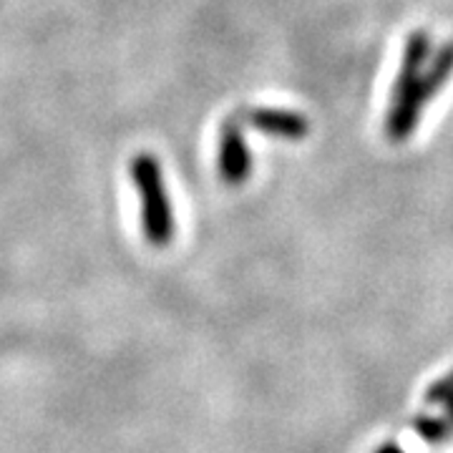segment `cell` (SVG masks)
Wrapping results in <instances>:
<instances>
[{"label":"cell","instance_id":"cell-8","mask_svg":"<svg viewBox=\"0 0 453 453\" xmlns=\"http://www.w3.org/2000/svg\"><path fill=\"white\" fill-rule=\"evenodd\" d=\"M375 453H405V451L398 446V443H395V441H386L383 446H378V449H375Z\"/></svg>","mask_w":453,"mask_h":453},{"label":"cell","instance_id":"cell-4","mask_svg":"<svg viewBox=\"0 0 453 453\" xmlns=\"http://www.w3.org/2000/svg\"><path fill=\"white\" fill-rule=\"evenodd\" d=\"M244 127L262 131L267 136L285 139V142H300L310 134L308 116L290 111V109H273V106H257V109H244Z\"/></svg>","mask_w":453,"mask_h":453},{"label":"cell","instance_id":"cell-2","mask_svg":"<svg viewBox=\"0 0 453 453\" xmlns=\"http://www.w3.org/2000/svg\"><path fill=\"white\" fill-rule=\"evenodd\" d=\"M131 181L142 202V229L151 247H169L174 240V210L166 192L162 164L151 154H136L131 162Z\"/></svg>","mask_w":453,"mask_h":453},{"label":"cell","instance_id":"cell-1","mask_svg":"<svg viewBox=\"0 0 453 453\" xmlns=\"http://www.w3.org/2000/svg\"><path fill=\"white\" fill-rule=\"evenodd\" d=\"M431 53H434V41L428 31H413L405 38L401 65L395 73L388 113H386V136L393 144H405L421 124V116L426 111L421 76Z\"/></svg>","mask_w":453,"mask_h":453},{"label":"cell","instance_id":"cell-7","mask_svg":"<svg viewBox=\"0 0 453 453\" xmlns=\"http://www.w3.org/2000/svg\"><path fill=\"white\" fill-rule=\"evenodd\" d=\"M426 401L431 405H451L453 403V371L449 375H443L441 380H436L428 393H426Z\"/></svg>","mask_w":453,"mask_h":453},{"label":"cell","instance_id":"cell-5","mask_svg":"<svg viewBox=\"0 0 453 453\" xmlns=\"http://www.w3.org/2000/svg\"><path fill=\"white\" fill-rule=\"evenodd\" d=\"M453 76V41H446L436 53H431L428 64L423 68L421 88L426 106L446 88V83L451 81Z\"/></svg>","mask_w":453,"mask_h":453},{"label":"cell","instance_id":"cell-3","mask_svg":"<svg viewBox=\"0 0 453 453\" xmlns=\"http://www.w3.org/2000/svg\"><path fill=\"white\" fill-rule=\"evenodd\" d=\"M217 166L229 187H242L252 174V151L244 136L242 113H229L219 127Z\"/></svg>","mask_w":453,"mask_h":453},{"label":"cell","instance_id":"cell-6","mask_svg":"<svg viewBox=\"0 0 453 453\" xmlns=\"http://www.w3.org/2000/svg\"><path fill=\"white\" fill-rule=\"evenodd\" d=\"M413 428L428 443H441V441H449L453 436V426L449 418H418L413 423Z\"/></svg>","mask_w":453,"mask_h":453}]
</instances>
